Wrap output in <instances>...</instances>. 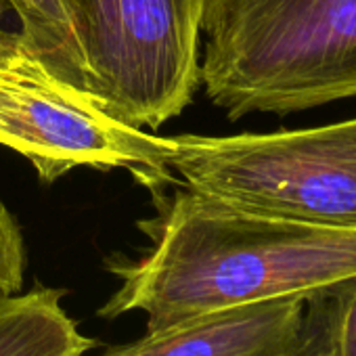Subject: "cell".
Instances as JSON below:
<instances>
[{"mask_svg":"<svg viewBox=\"0 0 356 356\" xmlns=\"http://www.w3.org/2000/svg\"><path fill=\"white\" fill-rule=\"evenodd\" d=\"M22 47L63 82L90 90V70L72 0H7Z\"/></svg>","mask_w":356,"mask_h":356,"instance_id":"8","label":"cell"},{"mask_svg":"<svg viewBox=\"0 0 356 356\" xmlns=\"http://www.w3.org/2000/svg\"><path fill=\"white\" fill-rule=\"evenodd\" d=\"M0 145L30 159L44 185L90 165L124 168L155 187L170 178L174 151V138L113 118L92 92L63 82L24 47L0 57Z\"/></svg>","mask_w":356,"mask_h":356,"instance_id":"5","label":"cell"},{"mask_svg":"<svg viewBox=\"0 0 356 356\" xmlns=\"http://www.w3.org/2000/svg\"><path fill=\"white\" fill-rule=\"evenodd\" d=\"M26 275L24 233L13 212L0 202V300L22 293Z\"/></svg>","mask_w":356,"mask_h":356,"instance_id":"10","label":"cell"},{"mask_svg":"<svg viewBox=\"0 0 356 356\" xmlns=\"http://www.w3.org/2000/svg\"><path fill=\"white\" fill-rule=\"evenodd\" d=\"M105 109L136 128L181 115L202 88L206 0H72Z\"/></svg>","mask_w":356,"mask_h":356,"instance_id":"4","label":"cell"},{"mask_svg":"<svg viewBox=\"0 0 356 356\" xmlns=\"http://www.w3.org/2000/svg\"><path fill=\"white\" fill-rule=\"evenodd\" d=\"M312 356H331L327 350H321V352H316V354H312Z\"/></svg>","mask_w":356,"mask_h":356,"instance_id":"12","label":"cell"},{"mask_svg":"<svg viewBox=\"0 0 356 356\" xmlns=\"http://www.w3.org/2000/svg\"><path fill=\"white\" fill-rule=\"evenodd\" d=\"M65 293L36 285L0 300V356H86L97 341L63 308Z\"/></svg>","mask_w":356,"mask_h":356,"instance_id":"7","label":"cell"},{"mask_svg":"<svg viewBox=\"0 0 356 356\" xmlns=\"http://www.w3.org/2000/svg\"><path fill=\"white\" fill-rule=\"evenodd\" d=\"M11 13V7L7 0H0V57L3 55H9L13 51H17L22 47V40H19V34L13 32V30H7L3 28V22L5 17Z\"/></svg>","mask_w":356,"mask_h":356,"instance_id":"11","label":"cell"},{"mask_svg":"<svg viewBox=\"0 0 356 356\" xmlns=\"http://www.w3.org/2000/svg\"><path fill=\"white\" fill-rule=\"evenodd\" d=\"M202 86L229 120L356 97V0H206Z\"/></svg>","mask_w":356,"mask_h":356,"instance_id":"2","label":"cell"},{"mask_svg":"<svg viewBox=\"0 0 356 356\" xmlns=\"http://www.w3.org/2000/svg\"><path fill=\"white\" fill-rule=\"evenodd\" d=\"M325 310L327 341L331 356H356V277L312 300Z\"/></svg>","mask_w":356,"mask_h":356,"instance_id":"9","label":"cell"},{"mask_svg":"<svg viewBox=\"0 0 356 356\" xmlns=\"http://www.w3.org/2000/svg\"><path fill=\"white\" fill-rule=\"evenodd\" d=\"M140 229L149 248L107 260L120 285L97 314L143 312L149 333L273 298L312 302L356 277V229L254 214L189 187Z\"/></svg>","mask_w":356,"mask_h":356,"instance_id":"1","label":"cell"},{"mask_svg":"<svg viewBox=\"0 0 356 356\" xmlns=\"http://www.w3.org/2000/svg\"><path fill=\"white\" fill-rule=\"evenodd\" d=\"M170 170L241 210L356 229V118L316 128L172 136Z\"/></svg>","mask_w":356,"mask_h":356,"instance_id":"3","label":"cell"},{"mask_svg":"<svg viewBox=\"0 0 356 356\" xmlns=\"http://www.w3.org/2000/svg\"><path fill=\"white\" fill-rule=\"evenodd\" d=\"M308 300L273 298L147 331L101 356H312Z\"/></svg>","mask_w":356,"mask_h":356,"instance_id":"6","label":"cell"}]
</instances>
